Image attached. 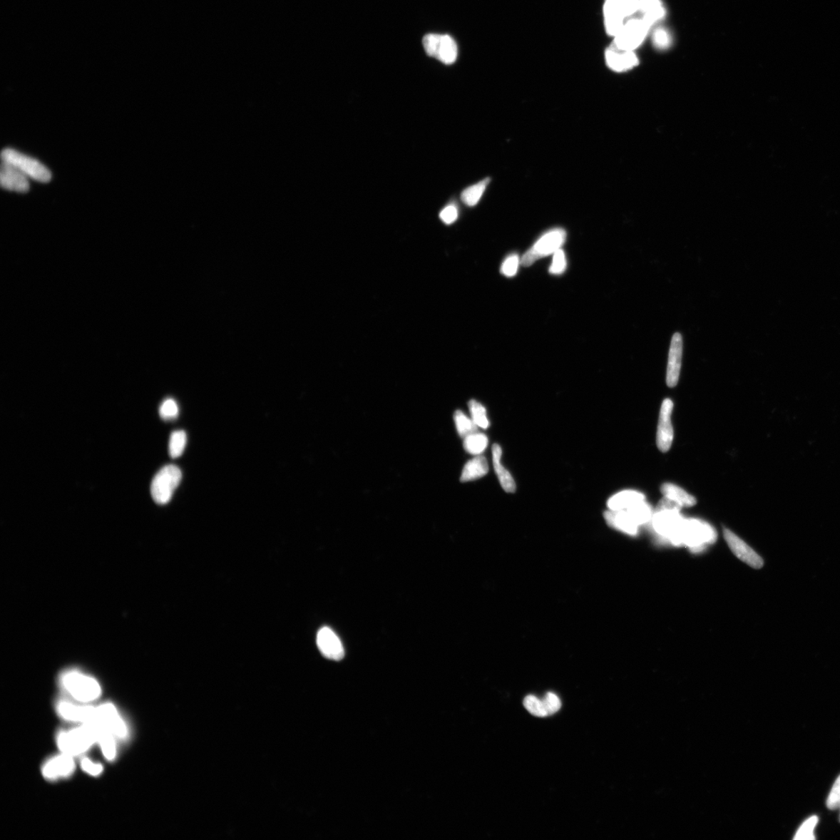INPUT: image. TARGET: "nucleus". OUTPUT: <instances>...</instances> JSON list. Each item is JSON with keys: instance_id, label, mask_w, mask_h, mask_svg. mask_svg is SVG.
<instances>
[{"instance_id": "nucleus-1", "label": "nucleus", "mask_w": 840, "mask_h": 840, "mask_svg": "<svg viewBox=\"0 0 840 840\" xmlns=\"http://www.w3.org/2000/svg\"><path fill=\"white\" fill-rule=\"evenodd\" d=\"M98 742V722L83 724L68 732L58 734L57 743L63 753L72 757L88 750Z\"/></svg>"}, {"instance_id": "nucleus-2", "label": "nucleus", "mask_w": 840, "mask_h": 840, "mask_svg": "<svg viewBox=\"0 0 840 840\" xmlns=\"http://www.w3.org/2000/svg\"><path fill=\"white\" fill-rule=\"evenodd\" d=\"M639 0H605V29L608 36L615 37L625 22L638 12Z\"/></svg>"}, {"instance_id": "nucleus-3", "label": "nucleus", "mask_w": 840, "mask_h": 840, "mask_svg": "<svg viewBox=\"0 0 840 840\" xmlns=\"http://www.w3.org/2000/svg\"><path fill=\"white\" fill-rule=\"evenodd\" d=\"M61 680L63 687L76 700L92 702L101 695L99 683L90 676L72 671L65 673Z\"/></svg>"}, {"instance_id": "nucleus-4", "label": "nucleus", "mask_w": 840, "mask_h": 840, "mask_svg": "<svg viewBox=\"0 0 840 840\" xmlns=\"http://www.w3.org/2000/svg\"><path fill=\"white\" fill-rule=\"evenodd\" d=\"M183 478L182 471L175 466L162 468L154 476L151 483V495L158 504H166L171 498Z\"/></svg>"}, {"instance_id": "nucleus-5", "label": "nucleus", "mask_w": 840, "mask_h": 840, "mask_svg": "<svg viewBox=\"0 0 840 840\" xmlns=\"http://www.w3.org/2000/svg\"><path fill=\"white\" fill-rule=\"evenodd\" d=\"M567 233L560 228L553 229L540 237L536 243L523 256L522 265L530 267L540 259L553 255L560 250L565 242Z\"/></svg>"}, {"instance_id": "nucleus-6", "label": "nucleus", "mask_w": 840, "mask_h": 840, "mask_svg": "<svg viewBox=\"0 0 840 840\" xmlns=\"http://www.w3.org/2000/svg\"><path fill=\"white\" fill-rule=\"evenodd\" d=\"M2 161L19 169L26 176L36 181L48 183L51 178L50 170L36 159L25 155L14 149L6 148L2 152Z\"/></svg>"}, {"instance_id": "nucleus-7", "label": "nucleus", "mask_w": 840, "mask_h": 840, "mask_svg": "<svg viewBox=\"0 0 840 840\" xmlns=\"http://www.w3.org/2000/svg\"><path fill=\"white\" fill-rule=\"evenodd\" d=\"M680 511L672 509L655 510L653 517V527L657 534L670 540L675 545H682V528L684 518Z\"/></svg>"}, {"instance_id": "nucleus-8", "label": "nucleus", "mask_w": 840, "mask_h": 840, "mask_svg": "<svg viewBox=\"0 0 840 840\" xmlns=\"http://www.w3.org/2000/svg\"><path fill=\"white\" fill-rule=\"evenodd\" d=\"M423 45L429 56L451 65L456 61L459 49L456 41L448 34H429L423 39Z\"/></svg>"}, {"instance_id": "nucleus-9", "label": "nucleus", "mask_w": 840, "mask_h": 840, "mask_svg": "<svg viewBox=\"0 0 840 840\" xmlns=\"http://www.w3.org/2000/svg\"><path fill=\"white\" fill-rule=\"evenodd\" d=\"M714 529L707 523L700 520H684L682 528V543L698 551L707 544L715 542Z\"/></svg>"}, {"instance_id": "nucleus-10", "label": "nucleus", "mask_w": 840, "mask_h": 840, "mask_svg": "<svg viewBox=\"0 0 840 840\" xmlns=\"http://www.w3.org/2000/svg\"><path fill=\"white\" fill-rule=\"evenodd\" d=\"M650 29L647 24L641 17H632L625 23L621 31L614 37L613 46L621 50L635 51L645 41Z\"/></svg>"}, {"instance_id": "nucleus-11", "label": "nucleus", "mask_w": 840, "mask_h": 840, "mask_svg": "<svg viewBox=\"0 0 840 840\" xmlns=\"http://www.w3.org/2000/svg\"><path fill=\"white\" fill-rule=\"evenodd\" d=\"M724 536L732 553L740 560L748 564L752 568L760 569L762 568L764 560L762 559V557L738 536H736L729 529L724 528Z\"/></svg>"}, {"instance_id": "nucleus-12", "label": "nucleus", "mask_w": 840, "mask_h": 840, "mask_svg": "<svg viewBox=\"0 0 840 840\" xmlns=\"http://www.w3.org/2000/svg\"><path fill=\"white\" fill-rule=\"evenodd\" d=\"M673 410V402L668 399L664 400L660 413L657 432V445L660 451L667 452L671 449L674 439V431L671 416Z\"/></svg>"}, {"instance_id": "nucleus-13", "label": "nucleus", "mask_w": 840, "mask_h": 840, "mask_svg": "<svg viewBox=\"0 0 840 840\" xmlns=\"http://www.w3.org/2000/svg\"><path fill=\"white\" fill-rule=\"evenodd\" d=\"M682 349L683 342L682 335L680 332H676L672 337L670 355H668L666 381L667 386L670 388L675 387L679 382L682 366Z\"/></svg>"}, {"instance_id": "nucleus-14", "label": "nucleus", "mask_w": 840, "mask_h": 840, "mask_svg": "<svg viewBox=\"0 0 840 840\" xmlns=\"http://www.w3.org/2000/svg\"><path fill=\"white\" fill-rule=\"evenodd\" d=\"M317 645L323 656L328 659L340 661L344 657L345 651L340 639L329 628H323L319 631Z\"/></svg>"}, {"instance_id": "nucleus-15", "label": "nucleus", "mask_w": 840, "mask_h": 840, "mask_svg": "<svg viewBox=\"0 0 840 840\" xmlns=\"http://www.w3.org/2000/svg\"><path fill=\"white\" fill-rule=\"evenodd\" d=\"M605 58L608 68L616 73L627 72L639 64L635 51L621 50L614 46L605 51Z\"/></svg>"}, {"instance_id": "nucleus-16", "label": "nucleus", "mask_w": 840, "mask_h": 840, "mask_svg": "<svg viewBox=\"0 0 840 840\" xmlns=\"http://www.w3.org/2000/svg\"><path fill=\"white\" fill-rule=\"evenodd\" d=\"M0 183L6 190L21 193H27L30 188L29 177L5 161L2 162L0 170Z\"/></svg>"}, {"instance_id": "nucleus-17", "label": "nucleus", "mask_w": 840, "mask_h": 840, "mask_svg": "<svg viewBox=\"0 0 840 840\" xmlns=\"http://www.w3.org/2000/svg\"><path fill=\"white\" fill-rule=\"evenodd\" d=\"M58 712L67 721L83 724L98 722L97 707L91 706H76L68 704V702H62L58 706Z\"/></svg>"}, {"instance_id": "nucleus-18", "label": "nucleus", "mask_w": 840, "mask_h": 840, "mask_svg": "<svg viewBox=\"0 0 840 840\" xmlns=\"http://www.w3.org/2000/svg\"><path fill=\"white\" fill-rule=\"evenodd\" d=\"M98 722L114 735L119 738H125L127 728L122 718L119 717L116 708L111 704H106L97 707Z\"/></svg>"}, {"instance_id": "nucleus-19", "label": "nucleus", "mask_w": 840, "mask_h": 840, "mask_svg": "<svg viewBox=\"0 0 840 840\" xmlns=\"http://www.w3.org/2000/svg\"><path fill=\"white\" fill-rule=\"evenodd\" d=\"M73 757L63 754L50 759L42 769L43 776L48 779H56L71 775L74 770Z\"/></svg>"}, {"instance_id": "nucleus-20", "label": "nucleus", "mask_w": 840, "mask_h": 840, "mask_svg": "<svg viewBox=\"0 0 840 840\" xmlns=\"http://www.w3.org/2000/svg\"><path fill=\"white\" fill-rule=\"evenodd\" d=\"M605 519L610 527L625 534L636 536L639 526L627 511H608Z\"/></svg>"}, {"instance_id": "nucleus-21", "label": "nucleus", "mask_w": 840, "mask_h": 840, "mask_svg": "<svg viewBox=\"0 0 840 840\" xmlns=\"http://www.w3.org/2000/svg\"><path fill=\"white\" fill-rule=\"evenodd\" d=\"M638 12L650 29L664 19L666 15L662 0H639Z\"/></svg>"}, {"instance_id": "nucleus-22", "label": "nucleus", "mask_w": 840, "mask_h": 840, "mask_svg": "<svg viewBox=\"0 0 840 840\" xmlns=\"http://www.w3.org/2000/svg\"><path fill=\"white\" fill-rule=\"evenodd\" d=\"M502 449L498 444H493V466L497 477L503 487V490L507 493H514L516 491V484L509 473L501 464Z\"/></svg>"}, {"instance_id": "nucleus-23", "label": "nucleus", "mask_w": 840, "mask_h": 840, "mask_svg": "<svg viewBox=\"0 0 840 840\" xmlns=\"http://www.w3.org/2000/svg\"><path fill=\"white\" fill-rule=\"evenodd\" d=\"M645 500L644 494L633 491H625L617 493L608 501V508L612 511H624L633 505Z\"/></svg>"}, {"instance_id": "nucleus-24", "label": "nucleus", "mask_w": 840, "mask_h": 840, "mask_svg": "<svg viewBox=\"0 0 840 840\" xmlns=\"http://www.w3.org/2000/svg\"><path fill=\"white\" fill-rule=\"evenodd\" d=\"M488 465L486 459L483 456H478L466 463L462 470L461 481L463 483L473 481L482 478L488 473Z\"/></svg>"}, {"instance_id": "nucleus-25", "label": "nucleus", "mask_w": 840, "mask_h": 840, "mask_svg": "<svg viewBox=\"0 0 840 840\" xmlns=\"http://www.w3.org/2000/svg\"><path fill=\"white\" fill-rule=\"evenodd\" d=\"M661 491L665 497L678 503L682 508H690L697 503L695 497L672 483H664Z\"/></svg>"}, {"instance_id": "nucleus-26", "label": "nucleus", "mask_w": 840, "mask_h": 840, "mask_svg": "<svg viewBox=\"0 0 840 840\" xmlns=\"http://www.w3.org/2000/svg\"><path fill=\"white\" fill-rule=\"evenodd\" d=\"M103 754L108 760L116 757V749L114 734L108 728L98 722V742Z\"/></svg>"}, {"instance_id": "nucleus-27", "label": "nucleus", "mask_w": 840, "mask_h": 840, "mask_svg": "<svg viewBox=\"0 0 840 840\" xmlns=\"http://www.w3.org/2000/svg\"><path fill=\"white\" fill-rule=\"evenodd\" d=\"M490 181V178H485L483 181L467 188L461 194L462 202L468 207H474L481 200Z\"/></svg>"}, {"instance_id": "nucleus-28", "label": "nucleus", "mask_w": 840, "mask_h": 840, "mask_svg": "<svg viewBox=\"0 0 840 840\" xmlns=\"http://www.w3.org/2000/svg\"><path fill=\"white\" fill-rule=\"evenodd\" d=\"M488 439L487 436L481 433H475L471 434L464 439V448L466 451L473 456H479L487 448Z\"/></svg>"}, {"instance_id": "nucleus-29", "label": "nucleus", "mask_w": 840, "mask_h": 840, "mask_svg": "<svg viewBox=\"0 0 840 840\" xmlns=\"http://www.w3.org/2000/svg\"><path fill=\"white\" fill-rule=\"evenodd\" d=\"M624 511H627L630 514L638 526L646 524L652 518L654 514L650 506L645 501H642L633 505L630 508Z\"/></svg>"}, {"instance_id": "nucleus-30", "label": "nucleus", "mask_w": 840, "mask_h": 840, "mask_svg": "<svg viewBox=\"0 0 840 840\" xmlns=\"http://www.w3.org/2000/svg\"><path fill=\"white\" fill-rule=\"evenodd\" d=\"M454 421H456L458 433L462 439H466V436L478 432V426L473 420L468 418L460 410L456 411L454 414Z\"/></svg>"}, {"instance_id": "nucleus-31", "label": "nucleus", "mask_w": 840, "mask_h": 840, "mask_svg": "<svg viewBox=\"0 0 840 840\" xmlns=\"http://www.w3.org/2000/svg\"><path fill=\"white\" fill-rule=\"evenodd\" d=\"M187 436L183 431H177L171 434L169 441L170 456L177 459L182 456L186 446Z\"/></svg>"}, {"instance_id": "nucleus-32", "label": "nucleus", "mask_w": 840, "mask_h": 840, "mask_svg": "<svg viewBox=\"0 0 840 840\" xmlns=\"http://www.w3.org/2000/svg\"><path fill=\"white\" fill-rule=\"evenodd\" d=\"M471 419L478 426L486 429L490 426L486 416V410L482 404L476 400H471L468 404Z\"/></svg>"}, {"instance_id": "nucleus-33", "label": "nucleus", "mask_w": 840, "mask_h": 840, "mask_svg": "<svg viewBox=\"0 0 840 840\" xmlns=\"http://www.w3.org/2000/svg\"><path fill=\"white\" fill-rule=\"evenodd\" d=\"M819 818L817 816H812L805 821L798 832H797L794 839L795 840L815 839L816 837L814 836V830H815Z\"/></svg>"}, {"instance_id": "nucleus-34", "label": "nucleus", "mask_w": 840, "mask_h": 840, "mask_svg": "<svg viewBox=\"0 0 840 840\" xmlns=\"http://www.w3.org/2000/svg\"><path fill=\"white\" fill-rule=\"evenodd\" d=\"M524 706L528 712L536 717H545L548 716L543 701L535 696H527L524 700Z\"/></svg>"}, {"instance_id": "nucleus-35", "label": "nucleus", "mask_w": 840, "mask_h": 840, "mask_svg": "<svg viewBox=\"0 0 840 840\" xmlns=\"http://www.w3.org/2000/svg\"><path fill=\"white\" fill-rule=\"evenodd\" d=\"M653 43L658 49L665 50L672 45V38L670 31L658 28L653 33Z\"/></svg>"}, {"instance_id": "nucleus-36", "label": "nucleus", "mask_w": 840, "mask_h": 840, "mask_svg": "<svg viewBox=\"0 0 840 840\" xmlns=\"http://www.w3.org/2000/svg\"><path fill=\"white\" fill-rule=\"evenodd\" d=\"M160 416L165 420H173L178 416L179 409L176 401L173 399H168L163 401L159 410Z\"/></svg>"}, {"instance_id": "nucleus-37", "label": "nucleus", "mask_w": 840, "mask_h": 840, "mask_svg": "<svg viewBox=\"0 0 840 840\" xmlns=\"http://www.w3.org/2000/svg\"><path fill=\"white\" fill-rule=\"evenodd\" d=\"M519 257L518 255H511L505 260L501 265V272L505 277H513L516 275L519 267Z\"/></svg>"}, {"instance_id": "nucleus-38", "label": "nucleus", "mask_w": 840, "mask_h": 840, "mask_svg": "<svg viewBox=\"0 0 840 840\" xmlns=\"http://www.w3.org/2000/svg\"><path fill=\"white\" fill-rule=\"evenodd\" d=\"M565 268H567V260H565L564 252L560 248L553 254L550 272L553 275H560L565 272Z\"/></svg>"}, {"instance_id": "nucleus-39", "label": "nucleus", "mask_w": 840, "mask_h": 840, "mask_svg": "<svg viewBox=\"0 0 840 840\" xmlns=\"http://www.w3.org/2000/svg\"><path fill=\"white\" fill-rule=\"evenodd\" d=\"M543 701L548 716H550L558 712L561 708V701L560 698L553 692H548Z\"/></svg>"}, {"instance_id": "nucleus-40", "label": "nucleus", "mask_w": 840, "mask_h": 840, "mask_svg": "<svg viewBox=\"0 0 840 840\" xmlns=\"http://www.w3.org/2000/svg\"><path fill=\"white\" fill-rule=\"evenodd\" d=\"M827 807L831 810L840 808V776L837 778L829 793Z\"/></svg>"}, {"instance_id": "nucleus-41", "label": "nucleus", "mask_w": 840, "mask_h": 840, "mask_svg": "<svg viewBox=\"0 0 840 840\" xmlns=\"http://www.w3.org/2000/svg\"><path fill=\"white\" fill-rule=\"evenodd\" d=\"M458 210L454 205H449L440 213V218L446 225H451L458 219Z\"/></svg>"}, {"instance_id": "nucleus-42", "label": "nucleus", "mask_w": 840, "mask_h": 840, "mask_svg": "<svg viewBox=\"0 0 840 840\" xmlns=\"http://www.w3.org/2000/svg\"><path fill=\"white\" fill-rule=\"evenodd\" d=\"M81 767L88 774L92 776H98L101 774L103 768L101 764H93L88 759H83L81 762Z\"/></svg>"}]
</instances>
